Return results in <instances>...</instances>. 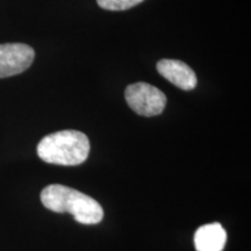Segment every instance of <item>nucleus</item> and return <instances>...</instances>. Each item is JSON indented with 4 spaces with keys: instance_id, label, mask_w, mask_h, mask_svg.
Returning a JSON list of instances; mask_svg holds the SVG:
<instances>
[{
    "instance_id": "f257e3e1",
    "label": "nucleus",
    "mask_w": 251,
    "mask_h": 251,
    "mask_svg": "<svg viewBox=\"0 0 251 251\" xmlns=\"http://www.w3.org/2000/svg\"><path fill=\"white\" fill-rule=\"evenodd\" d=\"M41 201L55 213H69L81 225H97L103 219V209L93 198L64 185L52 184L43 188Z\"/></svg>"
},
{
    "instance_id": "0eeeda50",
    "label": "nucleus",
    "mask_w": 251,
    "mask_h": 251,
    "mask_svg": "<svg viewBox=\"0 0 251 251\" xmlns=\"http://www.w3.org/2000/svg\"><path fill=\"white\" fill-rule=\"evenodd\" d=\"M143 1L144 0H97L100 7L107 11H126Z\"/></svg>"
},
{
    "instance_id": "f03ea898",
    "label": "nucleus",
    "mask_w": 251,
    "mask_h": 251,
    "mask_svg": "<svg viewBox=\"0 0 251 251\" xmlns=\"http://www.w3.org/2000/svg\"><path fill=\"white\" fill-rule=\"evenodd\" d=\"M89 153V137L78 130H61L49 134L37 146L40 158L55 165H79L86 161Z\"/></svg>"
},
{
    "instance_id": "20e7f679",
    "label": "nucleus",
    "mask_w": 251,
    "mask_h": 251,
    "mask_svg": "<svg viewBox=\"0 0 251 251\" xmlns=\"http://www.w3.org/2000/svg\"><path fill=\"white\" fill-rule=\"evenodd\" d=\"M35 58V51L25 43L0 45V78L23 74Z\"/></svg>"
},
{
    "instance_id": "423d86ee",
    "label": "nucleus",
    "mask_w": 251,
    "mask_h": 251,
    "mask_svg": "<svg viewBox=\"0 0 251 251\" xmlns=\"http://www.w3.org/2000/svg\"><path fill=\"white\" fill-rule=\"evenodd\" d=\"M227 242V233L220 224L201 226L194 235L197 251H222Z\"/></svg>"
},
{
    "instance_id": "7ed1b4c3",
    "label": "nucleus",
    "mask_w": 251,
    "mask_h": 251,
    "mask_svg": "<svg viewBox=\"0 0 251 251\" xmlns=\"http://www.w3.org/2000/svg\"><path fill=\"white\" fill-rule=\"evenodd\" d=\"M125 98L128 106L142 117H155L164 111L166 96L156 86L148 83H134L127 86Z\"/></svg>"
},
{
    "instance_id": "39448f33",
    "label": "nucleus",
    "mask_w": 251,
    "mask_h": 251,
    "mask_svg": "<svg viewBox=\"0 0 251 251\" xmlns=\"http://www.w3.org/2000/svg\"><path fill=\"white\" fill-rule=\"evenodd\" d=\"M156 68L162 77L180 90L191 91L197 86L196 72L186 63L178 59H161L157 63Z\"/></svg>"
}]
</instances>
